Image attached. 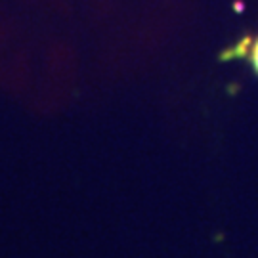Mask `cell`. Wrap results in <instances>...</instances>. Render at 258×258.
Listing matches in <instances>:
<instances>
[{
    "label": "cell",
    "instance_id": "6da1fadb",
    "mask_svg": "<svg viewBox=\"0 0 258 258\" xmlns=\"http://www.w3.org/2000/svg\"><path fill=\"white\" fill-rule=\"evenodd\" d=\"M224 57H230V59H243L250 65V69L254 71V75L258 77V33L256 35H249V37H243L233 46L224 54Z\"/></svg>",
    "mask_w": 258,
    "mask_h": 258
}]
</instances>
